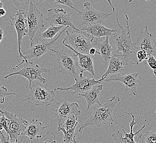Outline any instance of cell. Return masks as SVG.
Returning <instances> with one entry per match:
<instances>
[{
    "label": "cell",
    "instance_id": "6da1fadb",
    "mask_svg": "<svg viewBox=\"0 0 156 143\" xmlns=\"http://www.w3.org/2000/svg\"><path fill=\"white\" fill-rule=\"evenodd\" d=\"M120 101L119 94H116L110 99L107 100L104 104L98 105L94 107L91 116L79 127L78 130L79 132L82 134L84 128L90 126L100 127L101 125H105L109 121H110L111 125H112L114 122L112 118L113 111L115 106Z\"/></svg>",
    "mask_w": 156,
    "mask_h": 143
},
{
    "label": "cell",
    "instance_id": "7a4b0ae2",
    "mask_svg": "<svg viewBox=\"0 0 156 143\" xmlns=\"http://www.w3.org/2000/svg\"><path fill=\"white\" fill-rule=\"evenodd\" d=\"M108 2L109 5L111 6L113 12L115 13L116 18V23L118 27L120 28L121 30V34L120 36L115 38V43L116 46V54H122L125 56H126L128 60H133L135 63L133 65H138L137 61L135 58L136 54L137 52V50L134 44L132 42L131 38V32L129 29V17L125 14L126 17V24L127 27L125 28L121 25L119 23L117 13L116 12V10L114 7L111 3V0H106Z\"/></svg>",
    "mask_w": 156,
    "mask_h": 143
},
{
    "label": "cell",
    "instance_id": "3957f363",
    "mask_svg": "<svg viewBox=\"0 0 156 143\" xmlns=\"http://www.w3.org/2000/svg\"><path fill=\"white\" fill-rule=\"evenodd\" d=\"M69 27H65L63 30L60 32L59 35L51 41H48L47 40L40 38L37 36L34 37L33 40L30 42V47L27 51L24 52L23 55V60L20 64L14 67L13 69L17 68L20 66L23 65L24 63L28 62L30 61L31 60H37L41 57L46 54L47 52L49 51L51 47L57 42L58 40L60 39L61 35L63 34L65 31L67 30Z\"/></svg>",
    "mask_w": 156,
    "mask_h": 143
},
{
    "label": "cell",
    "instance_id": "277c9868",
    "mask_svg": "<svg viewBox=\"0 0 156 143\" xmlns=\"http://www.w3.org/2000/svg\"><path fill=\"white\" fill-rule=\"evenodd\" d=\"M30 92L28 97L22 101H30L36 106H43L48 107L54 102L55 92L54 90L48 89L45 84L39 81H33L30 88Z\"/></svg>",
    "mask_w": 156,
    "mask_h": 143
},
{
    "label": "cell",
    "instance_id": "5b68a950",
    "mask_svg": "<svg viewBox=\"0 0 156 143\" xmlns=\"http://www.w3.org/2000/svg\"><path fill=\"white\" fill-rule=\"evenodd\" d=\"M66 35L63 44H66L80 54L89 55V51L93 47L94 38L81 30H73L71 33L66 30Z\"/></svg>",
    "mask_w": 156,
    "mask_h": 143
},
{
    "label": "cell",
    "instance_id": "8992f818",
    "mask_svg": "<svg viewBox=\"0 0 156 143\" xmlns=\"http://www.w3.org/2000/svg\"><path fill=\"white\" fill-rule=\"evenodd\" d=\"M49 51L56 55L59 68H60L59 72L63 75H68L76 81L79 76L76 72L78 66L76 54L71 50L57 51L51 48Z\"/></svg>",
    "mask_w": 156,
    "mask_h": 143
},
{
    "label": "cell",
    "instance_id": "52a82bcc",
    "mask_svg": "<svg viewBox=\"0 0 156 143\" xmlns=\"http://www.w3.org/2000/svg\"><path fill=\"white\" fill-rule=\"evenodd\" d=\"M52 70L49 69L41 68L37 64H34L32 62L29 61L25 63L24 67L20 71L11 73L9 75L5 76L4 79H7L13 75H19L25 78L28 79L29 81V87L30 88L32 83L33 81H39L41 83L45 84L47 80L42 77V75L44 73H48L51 75Z\"/></svg>",
    "mask_w": 156,
    "mask_h": 143
},
{
    "label": "cell",
    "instance_id": "ba28073f",
    "mask_svg": "<svg viewBox=\"0 0 156 143\" xmlns=\"http://www.w3.org/2000/svg\"><path fill=\"white\" fill-rule=\"evenodd\" d=\"M114 12L106 13L100 12L94 9L89 2L84 3V8L78 15L80 16L82 25H90L92 24H102V22L109 18Z\"/></svg>",
    "mask_w": 156,
    "mask_h": 143
},
{
    "label": "cell",
    "instance_id": "9c48e42d",
    "mask_svg": "<svg viewBox=\"0 0 156 143\" xmlns=\"http://www.w3.org/2000/svg\"><path fill=\"white\" fill-rule=\"evenodd\" d=\"M28 33V35L31 42L40 28H44V20L42 12L39 11L35 5L31 1L26 11Z\"/></svg>",
    "mask_w": 156,
    "mask_h": 143
},
{
    "label": "cell",
    "instance_id": "30bf717a",
    "mask_svg": "<svg viewBox=\"0 0 156 143\" xmlns=\"http://www.w3.org/2000/svg\"><path fill=\"white\" fill-rule=\"evenodd\" d=\"M9 17L11 18V25L15 28L17 33L18 53L20 57L23 58V56L21 52V45L23 37L28 35V33L26 13L22 9H19L15 15L13 17L9 15Z\"/></svg>",
    "mask_w": 156,
    "mask_h": 143
},
{
    "label": "cell",
    "instance_id": "8fae6325",
    "mask_svg": "<svg viewBox=\"0 0 156 143\" xmlns=\"http://www.w3.org/2000/svg\"><path fill=\"white\" fill-rule=\"evenodd\" d=\"M0 113H3L7 118L9 120V131L6 137L9 141L18 143V138L23 131L28 121L25 119L17 116L16 114L11 113L7 111L0 110Z\"/></svg>",
    "mask_w": 156,
    "mask_h": 143
},
{
    "label": "cell",
    "instance_id": "7c38bea8",
    "mask_svg": "<svg viewBox=\"0 0 156 143\" xmlns=\"http://www.w3.org/2000/svg\"><path fill=\"white\" fill-rule=\"evenodd\" d=\"M138 73H119L111 75L108 79H104V81H120L123 83L125 86V90L123 95H125L126 92L131 91L133 95L137 96V88L139 87L141 81L138 80Z\"/></svg>",
    "mask_w": 156,
    "mask_h": 143
},
{
    "label": "cell",
    "instance_id": "4fadbf2b",
    "mask_svg": "<svg viewBox=\"0 0 156 143\" xmlns=\"http://www.w3.org/2000/svg\"><path fill=\"white\" fill-rule=\"evenodd\" d=\"M48 15L45 21L50 25L70 27L73 30H79L73 23V19L63 8H53L47 10Z\"/></svg>",
    "mask_w": 156,
    "mask_h": 143
},
{
    "label": "cell",
    "instance_id": "5bb4252c",
    "mask_svg": "<svg viewBox=\"0 0 156 143\" xmlns=\"http://www.w3.org/2000/svg\"><path fill=\"white\" fill-rule=\"evenodd\" d=\"M104 81V80L100 79L99 80H96L94 78L87 77H84L83 75L79 74L77 79L75 81V83L72 86L68 88H58L54 89V91L62 90V91H72V96L75 94H77L78 95L83 94L84 92L87 91V90L91 89L92 87L97 85L100 84Z\"/></svg>",
    "mask_w": 156,
    "mask_h": 143
},
{
    "label": "cell",
    "instance_id": "9a60e30c",
    "mask_svg": "<svg viewBox=\"0 0 156 143\" xmlns=\"http://www.w3.org/2000/svg\"><path fill=\"white\" fill-rule=\"evenodd\" d=\"M133 44L137 51H146L148 56H155L156 51L155 38L153 35L148 32L147 25L144 27V29L141 32L137 41Z\"/></svg>",
    "mask_w": 156,
    "mask_h": 143
},
{
    "label": "cell",
    "instance_id": "2e32d148",
    "mask_svg": "<svg viewBox=\"0 0 156 143\" xmlns=\"http://www.w3.org/2000/svg\"><path fill=\"white\" fill-rule=\"evenodd\" d=\"M127 114H130L131 116L132 117V121H131L129 123V127H130V132L129 133H127L126 131H125V129L123 128V125H122V131H123V134H124V137L122 135V134L119 131L115 132L114 133L111 134V137L112 138L113 140L114 141L115 143H136L135 141L134 140V138L136 135L139 134L144 128H146L147 127V124L146 125V120H144V125L142 126V127L138 130V131H136L135 133H133V127L134 126L137 124V123L138 122L140 119L141 118L142 116V114L141 112H140V117L138 119L135 121V116L133 115L132 112H131L130 113H126ZM144 143L142 141H141V143Z\"/></svg>",
    "mask_w": 156,
    "mask_h": 143
},
{
    "label": "cell",
    "instance_id": "e0dca14e",
    "mask_svg": "<svg viewBox=\"0 0 156 143\" xmlns=\"http://www.w3.org/2000/svg\"><path fill=\"white\" fill-rule=\"evenodd\" d=\"M129 60L122 54H115L111 56L108 63V67L104 75H102L101 79H106L109 75H116L122 73L129 65Z\"/></svg>",
    "mask_w": 156,
    "mask_h": 143
},
{
    "label": "cell",
    "instance_id": "ac0fdd59",
    "mask_svg": "<svg viewBox=\"0 0 156 143\" xmlns=\"http://www.w3.org/2000/svg\"><path fill=\"white\" fill-rule=\"evenodd\" d=\"M57 119L58 123L60 122L66 117L73 114L78 115L80 116L81 114L80 111L79 110V106L76 102H69L66 99L64 98L57 102Z\"/></svg>",
    "mask_w": 156,
    "mask_h": 143
},
{
    "label": "cell",
    "instance_id": "d6986e66",
    "mask_svg": "<svg viewBox=\"0 0 156 143\" xmlns=\"http://www.w3.org/2000/svg\"><path fill=\"white\" fill-rule=\"evenodd\" d=\"M54 122L55 121H53L49 125L43 126L41 122L37 119H33L30 122L27 123L21 135L27 136L30 140L40 139L42 138L45 129L50 127Z\"/></svg>",
    "mask_w": 156,
    "mask_h": 143
},
{
    "label": "cell",
    "instance_id": "ffe728a7",
    "mask_svg": "<svg viewBox=\"0 0 156 143\" xmlns=\"http://www.w3.org/2000/svg\"><path fill=\"white\" fill-rule=\"evenodd\" d=\"M80 30L91 36L93 38L100 39L104 36H117V30L111 29L104 26L102 24H95L85 26Z\"/></svg>",
    "mask_w": 156,
    "mask_h": 143
},
{
    "label": "cell",
    "instance_id": "44dd1931",
    "mask_svg": "<svg viewBox=\"0 0 156 143\" xmlns=\"http://www.w3.org/2000/svg\"><path fill=\"white\" fill-rule=\"evenodd\" d=\"M66 47L68 48L70 50L73 51L77 56L78 69L79 74L83 75L84 72L87 71L93 75H95L94 67L93 56L89 55L80 54L75 51L72 48L66 44H63Z\"/></svg>",
    "mask_w": 156,
    "mask_h": 143
},
{
    "label": "cell",
    "instance_id": "7402d4cb",
    "mask_svg": "<svg viewBox=\"0 0 156 143\" xmlns=\"http://www.w3.org/2000/svg\"><path fill=\"white\" fill-rule=\"evenodd\" d=\"M109 36H106L105 40L99 42L98 39L94 40L93 48L97 51V54L100 55L101 60L105 65H108V61L111 57L113 48L109 42Z\"/></svg>",
    "mask_w": 156,
    "mask_h": 143
},
{
    "label": "cell",
    "instance_id": "603a6c76",
    "mask_svg": "<svg viewBox=\"0 0 156 143\" xmlns=\"http://www.w3.org/2000/svg\"><path fill=\"white\" fill-rule=\"evenodd\" d=\"M102 88L103 85H102L97 84L87 90V91L79 95V96L84 97L85 99L87 104V110H89L90 107L96 104H98L99 105H101L100 102V93L102 90Z\"/></svg>",
    "mask_w": 156,
    "mask_h": 143
},
{
    "label": "cell",
    "instance_id": "cb8c5ba5",
    "mask_svg": "<svg viewBox=\"0 0 156 143\" xmlns=\"http://www.w3.org/2000/svg\"><path fill=\"white\" fill-rule=\"evenodd\" d=\"M79 116V115L75 114L70 115L60 122L58 123V127H60L66 130L75 129L78 125V118Z\"/></svg>",
    "mask_w": 156,
    "mask_h": 143
},
{
    "label": "cell",
    "instance_id": "d4e9b609",
    "mask_svg": "<svg viewBox=\"0 0 156 143\" xmlns=\"http://www.w3.org/2000/svg\"><path fill=\"white\" fill-rule=\"evenodd\" d=\"M65 27L63 26H56L53 25H50L49 27L47 29V30H45L44 32L40 34L37 36L40 38L45 39V40H47V39L53 40L54 36L56 35L58 33H59Z\"/></svg>",
    "mask_w": 156,
    "mask_h": 143
},
{
    "label": "cell",
    "instance_id": "484cf974",
    "mask_svg": "<svg viewBox=\"0 0 156 143\" xmlns=\"http://www.w3.org/2000/svg\"><path fill=\"white\" fill-rule=\"evenodd\" d=\"M139 138L144 143H156V130H152L139 135Z\"/></svg>",
    "mask_w": 156,
    "mask_h": 143
},
{
    "label": "cell",
    "instance_id": "4316f807",
    "mask_svg": "<svg viewBox=\"0 0 156 143\" xmlns=\"http://www.w3.org/2000/svg\"><path fill=\"white\" fill-rule=\"evenodd\" d=\"M9 95L17 96V95L15 93L9 92L6 87H3L0 83V104H3L5 102V98Z\"/></svg>",
    "mask_w": 156,
    "mask_h": 143
},
{
    "label": "cell",
    "instance_id": "83f0119b",
    "mask_svg": "<svg viewBox=\"0 0 156 143\" xmlns=\"http://www.w3.org/2000/svg\"><path fill=\"white\" fill-rule=\"evenodd\" d=\"M52 2H54L56 5H64V6L69 7L70 8L74 9L75 11L78 12V13H79V11L75 8V7L73 6L72 2L71 0H52Z\"/></svg>",
    "mask_w": 156,
    "mask_h": 143
},
{
    "label": "cell",
    "instance_id": "f1b7e54d",
    "mask_svg": "<svg viewBox=\"0 0 156 143\" xmlns=\"http://www.w3.org/2000/svg\"><path fill=\"white\" fill-rule=\"evenodd\" d=\"M2 114V116H0V125L2 126L3 130L6 131V135L8 134L9 131V120L7 118L3 113Z\"/></svg>",
    "mask_w": 156,
    "mask_h": 143
},
{
    "label": "cell",
    "instance_id": "f546056e",
    "mask_svg": "<svg viewBox=\"0 0 156 143\" xmlns=\"http://www.w3.org/2000/svg\"><path fill=\"white\" fill-rule=\"evenodd\" d=\"M136 56L137 58V64L138 65L141 62L147 60V57L148 56L146 51H143V50H139L136 52Z\"/></svg>",
    "mask_w": 156,
    "mask_h": 143
},
{
    "label": "cell",
    "instance_id": "4dcf8cb0",
    "mask_svg": "<svg viewBox=\"0 0 156 143\" xmlns=\"http://www.w3.org/2000/svg\"><path fill=\"white\" fill-rule=\"evenodd\" d=\"M147 64L150 66L151 68L153 70V73L154 75L156 74V60L155 57L154 56H149L147 57Z\"/></svg>",
    "mask_w": 156,
    "mask_h": 143
},
{
    "label": "cell",
    "instance_id": "1f68e13d",
    "mask_svg": "<svg viewBox=\"0 0 156 143\" xmlns=\"http://www.w3.org/2000/svg\"><path fill=\"white\" fill-rule=\"evenodd\" d=\"M31 2V0H12V2L17 7L21 5H29Z\"/></svg>",
    "mask_w": 156,
    "mask_h": 143
},
{
    "label": "cell",
    "instance_id": "d6a6232c",
    "mask_svg": "<svg viewBox=\"0 0 156 143\" xmlns=\"http://www.w3.org/2000/svg\"><path fill=\"white\" fill-rule=\"evenodd\" d=\"M0 140L1 143H11L6 136L4 135L3 131H0Z\"/></svg>",
    "mask_w": 156,
    "mask_h": 143
},
{
    "label": "cell",
    "instance_id": "836d02e7",
    "mask_svg": "<svg viewBox=\"0 0 156 143\" xmlns=\"http://www.w3.org/2000/svg\"><path fill=\"white\" fill-rule=\"evenodd\" d=\"M96 54H97V51H96V49L93 47L91 48L89 51V55L92 56H94Z\"/></svg>",
    "mask_w": 156,
    "mask_h": 143
},
{
    "label": "cell",
    "instance_id": "e575fe53",
    "mask_svg": "<svg viewBox=\"0 0 156 143\" xmlns=\"http://www.w3.org/2000/svg\"><path fill=\"white\" fill-rule=\"evenodd\" d=\"M3 34H4V32H3V29L2 28H0V44L3 40Z\"/></svg>",
    "mask_w": 156,
    "mask_h": 143
},
{
    "label": "cell",
    "instance_id": "d590c367",
    "mask_svg": "<svg viewBox=\"0 0 156 143\" xmlns=\"http://www.w3.org/2000/svg\"><path fill=\"white\" fill-rule=\"evenodd\" d=\"M6 11L5 9L3 8H2L0 9V17H3L4 15H6Z\"/></svg>",
    "mask_w": 156,
    "mask_h": 143
},
{
    "label": "cell",
    "instance_id": "8d00e7d4",
    "mask_svg": "<svg viewBox=\"0 0 156 143\" xmlns=\"http://www.w3.org/2000/svg\"><path fill=\"white\" fill-rule=\"evenodd\" d=\"M57 143L56 142V141L55 140H51V141H49V142H41V143Z\"/></svg>",
    "mask_w": 156,
    "mask_h": 143
},
{
    "label": "cell",
    "instance_id": "74e56055",
    "mask_svg": "<svg viewBox=\"0 0 156 143\" xmlns=\"http://www.w3.org/2000/svg\"><path fill=\"white\" fill-rule=\"evenodd\" d=\"M45 0H36L37 3H42L43 1H44Z\"/></svg>",
    "mask_w": 156,
    "mask_h": 143
},
{
    "label": "cell",
    "instance_id": "f35d334b",
    "mask_svg": "<svg viewBox=\"0 0 156 143\" xmlns=\"http://www.w3.org/2000/svg\"><path fill=\"white\" fill-rule=\"evenodd\" d=\"M3 3L1 2V1L0 0V9L1 8H3Z\"/></svg>",
    "mask_w": 156,
    "mask_h": 143
},
{
    "label": "cell",
    "instance_id": "ab89813d",
    "mask_svg": "<svg viewBox=\"0 0 156 143\" xmlns=\"http://www.w3.org/2000/svg\"><path fill=\"white\" fill-rule=\"evenodd\" d=\"M72 143H78V141L77 140H74L73 141Z\"/></svg>",
    "mask_w": 156,
    "mask_h": 143
},
{
    "label": "cell",
    "instance_id": "60d3db41",
    "mask_svg": "<svg viewBox=\"0 0 156 143\" xmlns=\"http://www.w3.org/2000/svg\"><path fill=\"white\" fill-rule=\"evenodd\" d=\"M133 1V0H129V3H130V2H132V1ZM145 1H149L150 0H145Z\"/></svg>",
    "mask_w": 156,
    "mask_h": 143
}]
</instances>
